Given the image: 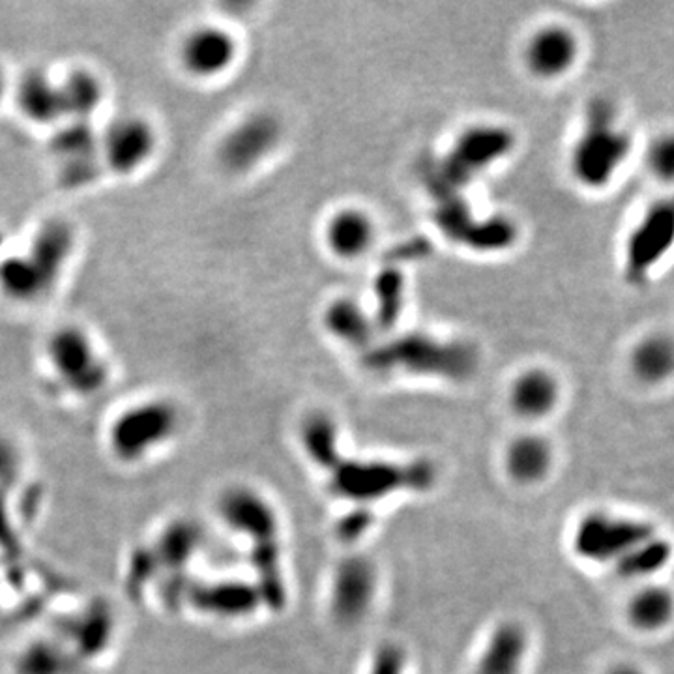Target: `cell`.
Returning a JSON list of instances; mask_svg holds the SVG:
<instances>
[{"mask_svg": "<svg viewBox=\"0 0 674 674\" xmlns=\"http://www.w3.org/2000/svg\"><path fill=\"white\" fill-rule=\"evenodd\" d=\"M631 150V133L622 126L615 105L605 98L592 100L570 150L573 180L588 191L609 188L630 160Z\"/></svg>", "mask_w": 674, "mask_h": 674, "instance_id": "1", "label": "cell"}, {"mask_svg": "<svg viewBox=\"0 0 674 674\" xmlns=\"http://www.w3.org/2000/svg\"><path fill=\"white\" fill-rule=\"evenodd\" d=\"M364 360L377 373L405 371L422 377L465 381L478 367V351L467 341H444L416 332L379 347H369Z\"/></svg>", "mask_w": 674, "mask_h": 674, "instance_id": "2", "label": "cell"}, {"mask_svg": "<svg viewBox=\"0 0 674 674\" xmlns=\"http://www.w3.org/2000/svg\"><path fill=\"white\" fill-rule=\"evenodd\" d=\"M74 231L64 221H47L27 253L0 263V289L21 302L44 296L72 257Z\"/></svg>", "mask_w": 674, "mask_h": 674, "instance_id": "3", "label": "cell"}, {"mask_svg": "<svg viewBox=\"0 0 674 674\" xmlns=\"http://www.w3.org/2000/svg\"><path fill=\"white\" fill-rule=\"evenodd\" d=\"M515 148L512 130L500 124H476L455 137L452 147L435 167L431 190L435 195L461 193L478 176L491 171Z\"/></svg>", "mask_w": 674, "mask_h": 674, "instance_id": "4", "label": "cell"}, {"mask_svg": "<svg viewBox=\"0 0 674 674\" xmlns=\"http://www.w3.org/2000/svg\"><path fill=\"white\" fill-rule=\"evenodd\" d=\"M330 474V487L337 497L362 504L392 497L399 491H427L437 480V469L429 461L403 465L390 461L339 459Z\"/></svg>", "mask_w": 674, "mask_h": 674, "instance_id": "5", "label": "cell"}, {"mask_svg": "<svg viewBox=\"0 0 674 674\" xmlns=\"http://www.w3.org/2000/svg\"><path fill=\"white\" fill-rule=\"evenodd\" d=\"M281 139L283 124L278 115L257 109L238 118L221 135L216 156L229 175H250L278 150Z\"/></svg>", "mask_w": 674, "mask_h": 674, "instance_id": "6", "label": "cell"}, {"mask_svg": "<svg viewBox=\"0 0 674 674\" xmlns=\"http://www.w3.org/2000/svg\"><path fill=\"white\" fill-rule=\"evenodd\" d=\"M435 221L452 242L478 253L510 250L517 240V227L512 220L504 216L476 220L461 193L439 195Z\"/></svg>", "mask_w": 674, "mask_h": 674, "instance_id": "7", "label": "cell"}, {"mask_svg": "<svg viewBox=\"0 0 674 674\" xmlns=\"http://www.w3.org/2000/svg\"><path fill=\"white\" fill-rule=\"evenodd\" d=\"M650 538H654L650 523L607 513H588L575 528L573 549L579 557L592 562H609L620 560Z\"/></svg>", "mask_w": 674, "mask_h": 674, "instance_id": "8", "label": "cell"}, {"mask_svg": "<svg viewBox=\"0 0 674 674\" xmlns=\"http://www.w3.org/2000/svg\"><path fill=\"white\" fill-rule=\"evenodd\" d=\"M47 360L60 379L79 392H92L107 379V362L83 328L64 326L47 341Z\"/></svg>", "mask_w": 674, "mask_h": 674, "instance_id": "9", "label": "cell"}, {"mask_svg": "<svg viewBox=\"0 0 674 674\" xmlns=\"http://www.w3.org/2000/svg\"><path fill=\"white\" fill-rule=\"evenodd\" d=\"M674 210L669 201L654 203L633 227L624 246V274L643 285L673 246Z\"/></svg>", "mask_w": 674, "mask_h": 674, "instance_id": "10", "label": "cell"}, {"mask_svg": "<svg viewBox=\"0 0 674 674\" xmlns=\"http://www.w3.org/2000/svg\"><path fill=\"white\" fill-rule=\"evenodd\" d=\"M158 148V133L152 122L139 115L115 118L100 137L105 165L117 175H133L143 169Z\"/></svg>", "mask_w": 674, "mask_h": 674, "instance_id": "11", "label": "cell"}, {"mask_svg": "<svg viewBox=\"0 0 674 674\" xmlns=\"http://www.w3.org/2000/svg\"><path fill=\"white\" fill-rule=\"evenodd\" d=\"M240 55L235 34L221 25H199L180 45L182 68L197 79H216L227 74Z\"/></svg>", "mask_w": 674, "mask_h": 674, "instance_id": "12", "label": "cell"}, {"mask_svg": "<svg viewBox=\"0 0 674 674\" xmlns=\"http://www.w3.org/2000/svg\"><path fill=\"white\" fill-rule=\"evenodd\" d=\"M581 55V42L570 27L549 23L534 30L525 45V66L542 81H557L570 74Z\"/></svg>", "mask_w": 674, "mask_h": 674, "instance_id": "13", "label": "cell"}, {"mask_svg": "<svg viewBox=\"0 0 674 674\" xmlns=\"http://www.w3.org/2000/svg\"><path fill=\"white\" fill-rule=\"evenodd\" d=\"M51 152L59 163L60 178L79 188L96 176L100 137L90 122L64 120L51 139Z\"/></svg>", "mask_w": 674, "mask_h": 674, "instance_id": "14", "label": "cell"}, {"mask_svg": "<svg viewBox=\"0 0 674 674\" xmlns=\"http://www.w3.org/2000/svg\"><path fill=\"white\" fill-rule=\"evenodd\" d=\"M377 242V223L358 206L336 210L324 225L326 250L339 261L352 263L364 259Z\"/></svg>", "mask_w": 674, "mask_h": 674, "instance_id": "15", "label": "cell"}, {"mask_svg": "<svg viewBox=\"0 0 674 674\" xmlns=\"http://www.w3.org/2000/svg\"><path fill=\"white\" fill-rule=\"evenodd\" d=\"M377 575L366 558L354 557L345 560L337 568L332 588V611L337 620L352 624L366 615L375 598Z\"/></svg>", "mask_w": 674, "mask_h": 674, "instance_id": "16", "label": "cell"}, {"mask_svg": "<svg viewBox=\"0 0 674 674\" xmlns=\"http://www.w3.org/2000/svg\"><path fill=\"white\" fill-rule=\"evenodd\" d=\"M560 384L557 377L543 369L530 367L512 382L510 405L525 420H540L557 409Z\"/></svg>", "mask_w": 674, "mask_h": 674, "instance_id": "17", "label": "cell"}, {"mask_svg": "<svg viewBox=\"0 0 674 674\" xmlns=\"http://www.w3.org/2000/svg\"><path fill=\"white\" fill-rule=\"evenodd\" d=\"M15 102L19 111L34 124L53 126L64 122L59 79H53L42 70H30L19 79Z\"/></svg>", "mask_w": 674, "mask_h": 674, "instance_id": "18", "label": "cell"}, {"mask_svg": "<svg viewBox=\"0 0 674 674\" xmlns=\"http://www.w3.org/2000/svg\"><path fill=\"white\" fill-rule=\"evenodd\" d=\"M323 326L339 343L354 349L373 347V336L377 332L373 315H369L360 302L349 296L334 298L326 304Z\"/></svg>", "mask_w": 674, "mask_h": 674, "instance_id": "19", "label": "cell"}, {"mask_svg": "<svg viewBox=\"0 0 674 674\" xmlns=\"http://www.w3.org/2000/svg\"><path fill=\"white\" fill-rule=\"evenodd\" d=\"M527 646V633L519 624H500L487 641L476 674H519Z\"/></svg>", "mask_w": 674, "mask_h": 674, "instance_id": "20", "label": "cell"}, {"mask_svg": "<svg viewBox=\"0 0 674 674\" xmlns=\"http://www.w3.org/2000/svg\"><path fill=\"white\" fill-rule=\"evenodd\" d=\"M59 88L64 120L90 122L105 98L102 79L85 68L64 75L59 79Z\"/></svg>", "mask_w": 674, "mask_h": 674, "instance_id": "21", "label": "cell"}, {"mask_svg": "<svg viewBox=\"0 0 674 674\" xmlns=\"http://www.w3.org/2000/svg\"><path fill=\"white\" fill-rule=\"evenodd\" d=\"M553 454L547 440L538 435H523L513 440L506 452V469L515 482H540L551 467Z\"/></svg>", "mask_w": 674, "mask_h": 674, "instance_id": "22", "label": "cell"}, {"mask_svg": "<svg viewBox=\"0 0 674 674\" xmlns=\"http://www.w3.org/2000/svg\"><path fill=\"white\" fill-rule=\"evenodd\" d=\"M631 371L645 384H660L673 373L674 351L671 337L650 334L631 351Z\"/></svg>", "mask_w": 674, "mask_h": 674, "instance_id": "23", "label": "cell"}, {"mask_svg": "<svg viewBox=\"0 0 674 674\" xmlns=\"http://www.w3.org/2000/svg\"><path fill=\"white\" fill-rule=\"evenodd\" d=\"M339 433L337 425L326 414H313L306 420L302 427V442L313 463H317L321 469L332 470L341 459L339 455Z\"/></svg>", "mask_w": 674, "mask_h": 674, "instance_id": "24", "label": "cell"}, {"mask_svg": "<svg viewBox=\"0 0 674 674\" xmlns=\"http://www.w3.org/2000/svg\"><path fill=\"white\" fill-rule=\"evenodd\" d=\"M375 285L377 309L373 321L377 328H392L399 319L405 298V278L396 268H386Z\"/></svg>", "mask_w": 674, "mask_h": 674, "instance_id": "25", "label": "cell"}, {"mask_svg": "<svg viewBox=\"0 0 674 674\" xmlns=\"http://www.w3.org/2000/svg\"><path fill=\"white\" fill-rule=\"evenodd\" d=\"M673 600L665 588H645L630 605L631 622L641 630H658L671 618Z\"/></svg>", "mask_w": 674, "mask_h": 674, "instance_id": "26", "label": "cell"}, {"mask_svg": "<svg viewBox=\"0 0 674 674\" xmlns=\"http://www.w3.org/2000/svg\"><path fill=\"white\" fill-rule=\"evenodd\" d=\"M669 557H671V545L654 536L641 545L633 547L628 555L618 560V573L630 579L648 577V575L660 572L661 568L669 562Z\"/></svg>", "mask_w": 674, "mask_h": 674, "instance_id": "27", "label": "cell"}, {"mask_svg": "<svg viewBox=\"0 0 674 674\" xmlns=\"http://www.w3.org/2000/svg\"><path fill=\"white\" fill-rule=\"evenodd\" d=\"M674 145L671 135L654 141L648 150V167L661 182H671L673 178Z\"/></svg>", "mask_w": 674, "mask_h": 674, "instance_id": "28", "label": "cell"}, {"mask_svg": "<svg viewBox=\"0 0 674 674\" xmlns=\"http://www.w3.org/2000/svg\"><path fill=\"white\" fill-rule=\"evenodd\" d=\"M373 521H375V515L369 508H366V506L354 508L352 512L339 519L337 536L341 538V542H356L366 534L369 528L373 527Z\"/></svg>", "mask_w": 674, "mask_h": 674, "instance_id": "29", "label": "cell"}, {"mask_svg": "<svg viewBox=\"0 0 674 674\" xmlns=\"http://www.w3.org/2000/svg\"><path fill=\"white\" fill-rule=\"evenodd\" d=\"M405 654L396 645L382 646L377 650L369 674H403L405 671Z\"/></svg>", "mask_w": 674, "mask_h": 674, "instance_id": "30", "label": "cell"}, {"mask_svg": "<svg viewBox=\"0 0 674 674\" xmlns=\"http://www.w3.org/2000/svg\"><path fill=\"white\" fill-rule=\"evenodd\" d=\"M6 92H8V79H6L4 70L0 68V103L6 98Z\"/></svg>", "mask_w": 674, "mask_h": 674, "instance_id": "31", "label": "cell"}, {"mask_svg": "<svg viewBox=\"0 0 674 674\" xmlns=\"http://www.w3.org/2000/svg\"><path fill=\"white\" fill-rule=\"evenodd\" d=\"M609 674H641V671H637V669H633V667H628V665H620V667H616V669H613Z\"/></svg>", "mask_w": 674, "mask_h": 674, "instance_id": "32", "label": "cell"}]
</instances>
